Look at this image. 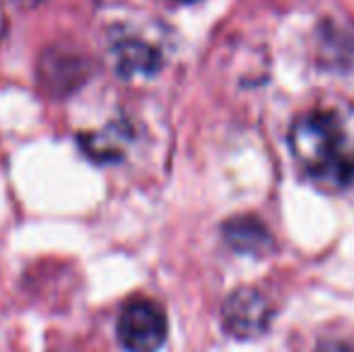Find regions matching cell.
<instances>
[{
    "mask_svg": "<svg viewBox=\"0 0 354 352\" xmlns=\"http://www.w3.org/2000/svg\"><path fill=\"white\" fill-rule=\"evenodd\" d=\"M118 340L128 352H157L167 340V316L149 299L128 302L118 316Z\"/></svg>",
    "mask_w": 354,
    "mask_h": 352,
    "instance_id": "7a4b0ae2",
    "label": "cell"
},
{
    "mask_svg": "<svg viewBox=\"0 0 354 352\" xmlns=\"http://www.w3.org/2000/svg\"><path fill=\"white\" fill-rule=\"evenodd\" d=\"M174 3H193V0H174Z\"/></svg>",
    "mask_w": 354,
    "mask_h": 352,
    "instance_id": "52a82bcc",
    "label": "cell"
},
{
    "mask_svg": "<svg viewBox=\"0 0 354 352\" xmlns=\"http://www.w3.org/2000/svg\"><path fill=\"white\" fill-rule=\"evenodd\" d=\"M17 3H39V0H17Z\"/></svg>",
    "mask_w": 354,
    "mask_h": 352,
    "instance_id": "8992f818",
    "label": "cell"
},
{
    "mask_svg": "<svg viewBox=\"0 0 354 352\" xmlns=\"http://www.w3.org/2000/svg\"><path fill=\"white\" fill-rule=\"evenodd\" d=\"M116 68L123 75H136V73H152L159 68V56L149 46L138 41H128L116 46Z\"/></svg>",
    "mask_w": 354,
    "mask_h": 352,
    "instance_id": "277c9868",
    "label": "cell"
},
{
    "mask_svg": "<svg viewBox=\"0 0 354 352\" xmlns=\"http://www.w3.org/2000/svg\"><path fill=\"white\" fill-rule=\"evenodd\" d=\"M289 147L299 167L323 188H345L354 181V142L330 111H308L297 118Z\"/></svg>",
    "mask_w": 354,
    "mask_h": 352,
    "instance_id": "6da1fadb",
    "label": "cell"
},
{
    "mask_svg": "<svg viewBox=\"0 0 354 352\" xmlns=\"http://www.w3.org/2000/svg\"><path fill=\"white\" fill-rule=\"evenodd\" d=\"M270 309L256 290H236L224 304V328L234 338H253L268 328Z\"/></svg>",
    "mask_w": 354,
    "mask_h": 352,
    "instance_id": "3957f363",
    "label": "cell"
},
{
    "mask_svg": "<svg viewBox=\"0 0 354 352\" xmlns=\"http://www.w3.org/2000/svg\"><path fill=\"white\" fill-rule=\"evenodd\" d=\"M224 237L227 241L234 246L236 251H246V254H253V251H261L263 244H266L270 237L263 230L258 222H253L251 217L246 220H234L224 227Z\"/></svg>",
    "mask_w": 354,
    "mask_h": 352,
    "instance_id": "5b68a950",
    "label": "cell"
}]
</instances>
